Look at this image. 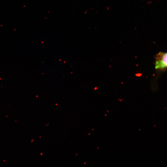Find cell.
I'll list each match as a JSON object with an SVG mask.
<instances>
[{"label": "cell", "instance_id": "1", "mask_svg": "<svg viewBox=\"0 0 167 167\" xmlns=\"http://www.w3.org/2000/svg\"><path fill=\"white\" fill-rule=\"evenodd\" d=\"M167 67V53H159L157 55L155 68L163 69Z\"/></svg>", "mask_w": 167, "mask_h": 167}]
</instances>
